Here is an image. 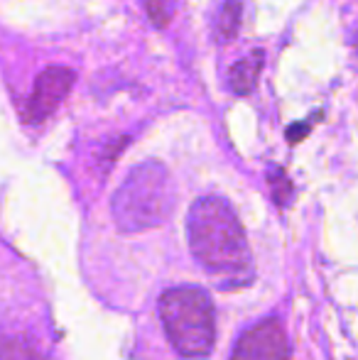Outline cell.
<instances>
[{
  "label": "cell",
  "mask_w": 358,
  "mask_h": 360,
  "mask_svg": "<svg viewBox=\"0 0 358 360\" xmlns=\"http://www.w3.org/2000/svg\"><path fill=\"white\" fill-rule=\"evenodd\" d=\"M191 255L221 289H241L255 277L248 238L236 211L221 196H201L186 216Z\"/></svg>",
  "instance_id": "1"
},
{
  "label": "cell",
  "mask_w": 358,
  "mask_h": 360,
  "mask_svg": "<svg viewBox=\"0 0 358 360\" xmlns=\"http://www.w3.org/2000/svg\"><path fill=\"white\" fill-rule=\"evenodd\" d=\"M174 204L172 181L162 162L138 165L113 196V221L123 233H140L165 223Z\"/></svg>",
  "instance_id": "2"
},
{
  "label": "cell",
  "mask_w": 358,
  "mask_h": 360,
  "mask_svg": "<svg viewBox=\"0 0 358 360\" xmlns=\"http://www.w3.org/2000/svg\"><path fill=\"white\" fill-rule=\"evenodd\" d=\"M160 319L172 348L181 358L199 360L214 351L216 311L199 287H174L160 297Z\"/></svg>",
  "instance_id": "3"
},
{
  "label": "cell",
  "mask_w": 358,
  "mask_h": 360,
  "mask_svg": "<svg viewBox=\"0 0 358 360\" xmlns=\"http://www.w3.org/2000/svg\"><path fill=\"white\" fill-rule=\"evenodd\" d=\"M231 360H290V338L277 319H263L241 333Z\"/></svg>",
  "instance_id": "4"
},
{
  "label": "cell",
  "mask_w": 358,
  "mask_h": 360,
  "mask_svg": "<svg viewBox=\"0 0 358 360\" xmlns=\"http://www.w3.org/2000/svg\"><path fill=\"white\" fill-rule=\"evenodd\" d=\"M74 81H77V74L69 67L44 69V72L37 76V81H34V91L27 101V110H25L27 120H32V123L47 120L49 115L62 105V101L69 96Z\"/></svg>",
  "instance_id": "5"
},
{
  "label": "cell",
  "mask_w": 358,
  "mask_h": 360,
  "mask_svg": "<svg viewBox=\"0 0 358 360\" xmlns=\"http://www.w3.org/2000/svg\"><path fill=\"white\" fill-rule=\"evenodd\" d=\"M263 64H265V52L263 49H253L250 54L241 57L238 62L234 64L229 74V84H231V91L238 96H245L255 89L260 79V72H263Z\"/></svg>",
  "instance_id": "6"
},
{
  "label": "cell",
  "mask_w": 358,
  "mask_h": 360,
  "mask_svg": "<svg viewBox=\"0 0 358 360\" xmlns=\"http://www.w3.org/2000/svg\"><path fill=\"white\" fill-rule=\"evenodd\" d=\"M0 360H44L39 346L25 333L0 331Z\"/></svg>",
  "instance_id": "7"
},
{
  "label": "cell",
  "mask_w": 358,
  "mask_h": 360,
  "mask_svg": "<svg viewBox=\"0 0 358 360\" xmlns=\"http://www.w3.org/2000/svg\"><path fill=\"white\" fill-rule=\"evenodd\" d=\"M241 18H243V3L241 0H224L219 13V22H216V39L219 44H226L238 34L241 30Z\"/></svg>",
  "instance_id": "8"
},
{
  "label": "cell",
  "mask_w": 358,
  "mask_h": 360,
  "mask_svg": "<svg viewBox=\"0 0 358 360\" xmlns=\"http://www.w3.org/2000/svg\"><path fill=\"white\" fill-rule=\"evenodd\" d=\"M148 18L155 27H167L174 15V0H143Z\"/></svg>",
  "instance_id": "9"
},
{
  "label": "cell",
  "mask_w": 358,
  "mask_h": 360,
  "mask_svg": "<svg viewBox=\"0 0 358 360\" xmlns=\"http://www.w3.org/2000/svg\"><path fill=\"white\" fill-rule=\"evenodd\" d=\"M270 186H272V196H275V201L280 206H285L287 201H290V196H292V184H290V179L285 176V172L272 169L270 172Z\"/></svg>",
  "instance_id": "10"
},
{
  "label": "cell",
  "mask_w": 358,
  "mask_h": 360,
  "mask_svg": "<svg viewBox=\"0 0 358 360\" xmlns=\"http://www.w3.org/2000/svg\"><path fill=\"white\" fill-rule=\"evenodd\" d=\"M312 128V120H307V123H300V125H292L290 130H287V140L290 143H300L302 138H305L307 133H309Z\"/></svg>",
  "instance_id": "11"
},
{
  "label": "cell",
  "mask_w": 358,
  "mask_h": 360,
  "mask_svg": "<svg viewBox=\"0 0 358 360\" xmlns=\"http://www.w3.org/2000/svg\"><path fill=\"white\" fill-rule=\"evenodd\" d=\"M356 49H358V42H356Z\"/></svg>",
  "instance_id": "12"
}]
</instances>
